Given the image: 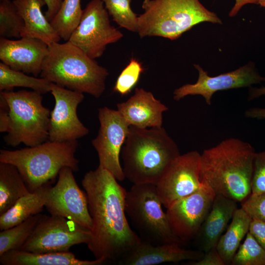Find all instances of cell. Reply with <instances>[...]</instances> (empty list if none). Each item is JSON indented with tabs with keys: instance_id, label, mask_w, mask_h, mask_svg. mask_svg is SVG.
Masks as SVG:
<instances>
[{
	"instance_id": "obj_12",
	"label": "cell",
	"mask_w": 265,
	"mask_h": 265,
	"mask_svg": "<svg viewBox=\"0 0 265 265\" xmlns=\"http://www.w3.org/2000/svg\"><path fill=\"white\" fill-rule=\"evenodd\" d=\"M201 154L192 151L176 158L157 184L158 193L166 208L202 187L200 179Z\"/></svg>"
},
{
	"instance_id": "obj_27",
	"label": "cell",
	"mask_w": 265,
	"mask_h": 265,
	"mask_svg": "<svg viewBox=\"0 0 265 265\" xmlns=\"http://www.w3.org/2000/svg\"><path fill=\"white\" fill-rule=\"evenodd\" d=\"M82 13L80 0H63L50 23L60 38L67 41L79 25Z\"/></svg>"
},
{
	"instance_id": "obj_18",
	"label": "cell",
	"mask_w": 265,
	"mask_h": 265,
	"mask_svg": "<svg viewBox=\"0 0 265 265\" xmlns=\"http://www.w3.org/2000/svg\"><path fill=\"white\" fill-rule=\"evenodd\" d=\"M117 110L130 126L139 128L162 127V113L168 107L142 88H136L126 101L118 103Z\"/></svg>"
},
{
	"instance_id": "obj_10",
	"label": "cell",
	"mask_w": 265,
	"mask_h": 265,
	"mask_svg": "<svg viewBox=\"0 0 265 265\" xmlns=\"http://www.w3.org/2000/svg\"><path fill=\"white\" fill-rule=\"evenodd\" d=\"M123 37L122 32L111 25L103 0H91L68 41L95 59L102 56L108 45Z\"/></svg>"
},
{
	"instance_id": "obj_21",
	"label": "cell",
	"mask_w": 265,
	"mask_h": 265,
	"mask_svg": "<svg viewBox=\"0 0 265 265\" xmlns=\"http://www.w3.org/2000/svg\"><path fill=\"white\" fill-rule=\"evenodd\" d=\"M13 2L25 24L21 37L35 38L48 46L59 42L60 37L42 12V7L46 5L44 0H13Z\"/></svg>"
},
{
	"instance_id": "obj_20",
	"label": "cell",
	"mask_w": 265,
	"mask_h": 265,
	"mask_svg": "<svg viewBox=\"0 0 265 265\" xmlns=\"http://www.w3.org/2000/svg\"><path fill=\"white\" fill-rule=\"evenodd\" d=\"M237 202L216 195L211 210L194 238L199 250L206 252L216 247L238 208Z\"/></svg>"
},
{
	"instance_id": "obj_9",
	"label": "cell",
	"mask_w": 265,
	"mask_h": 265,
	"mask_svg": "<svg viewBox=\"0 0 265 265\" xmlns=\"http://www.w3.org/2000/svg\"><path fill=\"white\" fill-rule=\"evenodd\" d=\"M91 231L72 220L41 214L32 234L21 250L33 253L70 251L74 245L87 244Z\"/></svg>"
},
{
	"instance_id": "obj_1",
	"label": "cell",
	"mask_w": 265,
	"mask_h": 265,
	"mask_svg": "<svg viewBox=\"0 0 265 265\" xmlns=\"http://www.w3.org/2000/svg\"><path fill=\"white\" fill-rule=\"evenodd\" d=\"M117 181L99 166L81 181L92 223L88 248L95 259L117 263L141 241L126 213L127 191Z\"/></svg>"
},
{
	"instance_id": "obj_14",
	"label": "cell",
	"mask_w": 265,
	"mask_h": 265,
	"mask_svg": "<svg viewBox=\"0 0 265 265\" xmlns=\"http://www.w3.org/2000/svg\"><path fill=\"white\" fill-rule=\"evenodd\" d=\"M215 196L212 189L203 185L166 208L172 232L184 244L195 238L211 209Z\"/></svg>"
},
{
	"instance_id": "obj_22",
	"label": "cell",
	"mask_w": 265,
	"mask_h": 265,
	"mask_svg": "<svg viewBox=\"0 0 265 265\" xmlns=\"http://www.w3.org/2000/svg\"><path fill=\"white\" fill-rule=\"evenodd\" d=\"M106 262L103 259L80 260L70 251L37 253L12 250L0 256L2 265H101Z\"/></svg>"
},
{
	"instance_id": "obj_16",
	"label": "cell",
	"mask_w": 265,
	"mask_h": 265,
	"mask_svg": "<svg viewBox=\"0 0 265 265\" xmlns=\"http://www.w3.org/2000/svg\"><path fill=\"white\" fill-rule=\"evenodd\" d=\"M198 72V78L194 84H186L176 89L173 98L179 101L188 95L202 96L207 104L210 106L213 94L218 91L245 87L265 81L255 69L254 64L250 62L240 68L216 76L211 77L199 65L194 64Z\"/></svg>"
},
{
	"instance_id": "obj_17",
	"label": "cell",
	"mask_w": 265,
	"mask_h": 265,
	"mask_svg": "<svg viewBox=\"0 0 265 265\" xmlns=\"http://www.w3.org/2000/svg\"><path fill=\"white\" fill-rule=\"evenodd\" d=\"M48 53V45L35 38L23 37L18 40L0 38L1 62L26 74L40 75Z\"/></svg>"
},
{
	"instance_id": "obj_15",
	"label": "cell",
	"mask_w": 265,
	"mask_h": 265,
	"mask_svg": "<svg viewBox=\"0 0 265 265\" xmlns=\"http://www.w3.org/2000/svg\"><path fill=\"white\" fill-rule=\"evenodd\" d=\"M50 92L54 98L55 105L50 113L49 140L66 142L86 135L89 130L77 114L78 107L84 98L83 93L53 83Z\"/></svg>"
},
{
	"instance_id": "obj_6",
	"label": "cell",
	"mask_w": 265,
	"mask_h": 265,
	"mask_svg": "<svg viewBox=\"0 0 265 265\" xmlns=\"http://www.w3.org/2000/svg\"><path fill=\"white\" fill-rule=\"evenodd\" d=\"M138 16L140 38L157 36L176 40L202 22L221 24L214 12L199 0H143Z\"/></svg>"
},
{
	"instance_id": "obj_33",
	"label": "cell",
	"mask_w": 265,
	"mask_h": 265,
	"mask_svg": "<svg viewBox=\"0 0 265 265\" xmlns=\"http://www.w3.org/2000/svg\"><path fill=\"white\" fill-rule=\"evenodd\" d=\"M265 192V150L256 152L253 162L251 194Z\"/></svg>"
},
{
	"instance_id": "obj_28",
	"label": "cell",
	"mask_w": 265,
	"mask_h": 265,
	"mask_svg": "<svg viewBox=\"0 0 265 265\" xmlns=\"http://www.w3.org/2000/svg\"><path fill=\"white\" fill-rule=\"evenodd\" d=\"M41 214L33 215L11 228L0 231V256L12 250H21L34 229Z\"/></svg>"
},
{
	"instance_id": "obj_40",
	"label": "cell",
	"mask_w": 265,
	"mask_h": 265,
	"mask_svg": "<svg viewBox=\"0 0 265 265\" xmlns=\"http://www.w3.org/2000/svg\"><path fill=\"white\" fill-rule=\"evenodd\" d=\"M262 96H265V86L260 88H251L249 91L248 100L252 101Z\"/></svg>"
},
{
	"instance_id": "obj_35",
	"label": "cell",
	"mask_w": 265,
	"mask_h": 265,
	"mask_svg": "<svg viewBox=\"0 0 265 265\" xmlns=\"http://www.w3.org/2000/svg\"><path fill=\"white\" fill-rule=\"evenodd\" d=\"M189 265H225L216 247L204 252L203 257L197 261H189Z\"/></svg>"
},
{
	"instance_id": "obj_37",
	"label": "cell",
	"mask_w": 265,
	"mask_h": 265,
	"mask_svg": "<svg viewBox=\"0 0 265 265\" xmlns=\"http://www.w3.org/2000/svg\"><path fill=\"white\" fill-rule=\"evenodd\" d=\"M47 6L45 16L47 19L51 22L58 11L63 0H44Z\"/></svg>"
},
{
	"instance_id": "obj_39",
	"label": "cell",
	"mask_w": 265,
	"mask_h": 265,
	"mask_svg": "<svg viewBox=\"0 0 265 265\" xmlns=\"http://www.w3.org/2000/svg\"><path fill=\"white\" fill-rule=\"evenodd\" d=\"M259 0H235L234 6L229 12L230 17H234L237 14L241 8L246 4H258Z\"/></svg>"
},
{
	"instance_id": "obj_5",
	"label": "cell",
	"mask_w": 265,
	"mask_h": 265,
	"mask_svg": "<svg viewBox=\"0 0 265 265\" xmlns=\"http://www.w3.org/2000/svg\"><path fill=\"white\" fill-rule=\"evenodd\" d=\"M77 140L56 142L47 140L39 145L16 150L1 149L0 162L14 165L30 192L49 185L61 169L69 167L79 170V160L75 157Z\"/></svg>"
},
{
	"instance_id": "obj_11",
	"label": "cell",
	"mask_w": 265,
	"mask_h": 265,
	"mask_svg": "<svg viewBox=\"0 0 265 265\" xmlns=\"http://www.w3.org/2000/svg\"><path fill=\"white\" fill-rule=\"evenodd\" d=\"M98 118V133L92 140L98 156V166L108 171L118 181H123L125 177L120 157L130 125L117 110L106 106L99 109Z\"/></svg>"
},
{
	"instance_id": "obj_24",
	"label": "cell",
	"mask_w": 265,
	"mask_h": 265,
	"mask_svg": "<svg viewBox=\"0 0 265 265\" xmlns=\"http://www.w3.org/2000/svg\"><path fill=\"white\" fill-rule=\"evenodd\" d=\"M252 220L241 207L235 212L230 224L216 246L225 265H231L241 240L249 232Z\"/></svg>"
},
{
	"instance_id": "obj_31",
	"label": "cell",
	"mask_w": 265,
	"mask_h": 265,
	"mask_svg": "<svg viewBox=\"0 0 265 265\" xmlns=\"http://www.w3.org/2000/svg\"><path fill=\"white\" fill-rule=\"evenodd\" d=\"M231 265H265V250L248 232L235 253Z\"/></svg>"
},
{
	"instance_id": "obj_13",
	"label": "cell",
	"mask_w": 265,
	"mask_h": 265,
	"mask_svg": "<svg viewBox=\"0 0 265 265\" xmlns=\"http://www.w3.org/2000/svg\"><path fill=\"white\" fill-rule=\"evenodd\" d=\"M73 171L69 167L61 169L56 184L49 188L45 207L51 215L67 218L91 230L87 195L77 184Z\"/></svg>"
},
{
	"instance_id": "obj_26",
	"label": "cell",
	"mask_w": 265,
	"mask_h": 265,
	"mask_svg": "<svg viewBox=\"0 0 265 265\" xmlns=\"http://www.w3.org/2000/svg\"><path fill=\"white\" fill-rule=\"evenodd\" d=\"M52 82L43 78L31 77L0 62V90L10 91L15 87L30 88L42 94L51 92Z\"/></svg>"
},
{
	"instance_id": "obj_38",
	"label": "cell",
	"mask_w": 265,
	"mask_h": 265,
	"mask_svg": "<svg viewBox=\"0 0 265 265\" xmlns=\"http://www.w3.org/2000/svg\"><path fill=\"white\" fill-rule=\"evenodd\" d=\"M244 116L248 118L265 119V108L257 107L250 108L246 110Z\"/></svg>"
},
{
	"instance_id": "obj_41",
	"label": "cell",
	"mask_w": 265,
	"mask_h": 265,
	"mask_svg": "<svg viewBox=\"0 0 265 265\" xmlns=\"http://www.w3.org/2000/svg\"><path fill=\"white\" fill-rule=\"evenodd\" d=\"M258 4L261 7H265V0H259Z\"/></svg>"
},
{
	"instance_id": "obj_19",
	"label": "cell",
	"mask_w": 265,
	"mask_h": 265,
	"mask_svg": "<svg viewBox=\"0 0 265 265\" xmlns=\"http://www.w3.org/2000/svg\"><path fill=\"white\" fill-rule=\"evenodd\" d=\"M204 252L186 249L177 243L154 245L141 241L118 264L124 265H154L165 263H178L185 260L197 261Z\"/></svg>"
},
{
	"instance_id": "obj_36",
	"label": "cell",
	"mask_w": 265,
	"mask_h": 265,
	"mask_svg": "<svg viewBox=\"0 0 265 265\" xmlns=\"http://www.w3.org/2000/svg\"><path fill=\"white\" fill-rule=\"evenodd\" d=\"M249 232L265 250V222L252 219Z\"/></svg>"
},
{
	"instance_id": "obj_3",
	"label": "cell",
	"mask_w": 265,
	"mask_h": 265,
	"mask_svg": "<svg viewBox=\"0 0 265 265\" xmlns=\"http://www.w3.org/2000/svg\"><path fill=\"white\" fill-rule=\"evenodd\" d=\"M180 155L177 144L162 127L143 129L130 126L121 152L125 178L133 185H156Z\"/></svg>"
},
{
	"instance_id": "obj_32",
	"label": "cell",
	"mask_w": 265,
	"mask_h": 265,
	"mask_svg": "<svg viewBox=\"0 0 265 265\" xmlns=\"http://www.w3.org/2000/svg\"><path fill=\"white\" fill-rule=\"evenodd\" d=\"M143 71L141 63L132 58L118 77L113 87L114 91L122 96L129 94L138 82Z\"/></svg>"
},
{
	"instance_id": "obj_4",
	"label": "cell",
	"mask_w": 265,
	"mask_h": 265,
	"mask_svg": "<svg viewBox=\"0 0 265 265\" xmlns=\"http://www.w3.org/2000/svg\"><path fill=\"white\" fill-rule=\"evenodd\" d=\"M49 46L40 76L60 86L98 98L106 89L107 69L69 41Z\"/></svg>"
},
{
	"instance_id": "obj_29",
	"label": "cell",
	"mask_w": 265,
	"mask_h": 265,
	"mask_svg": "<svg viewBox=\"0 0 265 265\" xmlns=\"http://www.w3.org/2000/svg\"><path fill=\"white\" fill-rule=\"evenodd\" d=\"M25 24L17 8L11 0H0V36L21 38Z\"/></svg>"
},
{
	"instance_id": "obj_25",
	"label": "cell",
	"mask_w": 265,
	"mask_h": 265,
	"mask_svg": "<svg viewBox=\"0 0 265 265\" xmlns=\"http://www.w3.org/2000/svg\"><path fill=\"white\" fill-rule=\"evenodd\" d=\"M29 192L17 168L11 164L0 162V215Z\"/></svg>"
},
{
	"instance_id": "obj_8",
	"label": "cell",
	"mask_w": 265,
	"mask_h": 265,
	"mask_svg": "<svg viewBox=\"0 0 265 265\" xmlns=\"http://www.w3.org/2000/svg\"><path fill=\"white\" fill-rule=\"evenodd\" d=\"M162 206L154 184L133 185L127 191L126 213L141 240L154 245H184L172 232Z\"/></svg>"
},
{
	"instance_id": "obj_23",
	"label": "cell",
	"mask_w": 265,
	"mask_h": 265,
	"mask_svg": "<svg viewBox=\"0 0 265 265\" xmlns=\"http://www.w3.org/2000/svg\"><path fill=\"white\" fill-rule=\"evenodd\" d=\"M50 186L48 185L21 197L4 213L0 215V231L39 214L45 206Z\"/></svg>"
},
{
	"instance_id": "obj_2",
	"label": "cell",
	"mask_w": 265,
	"mask_h": 265,
	"mask_svg": "<svg viewBox=\"0 0 265 265\" xmlns=\"http://www.w3.org/2000/svg\"><path fill=\"white\" fill-rule=\"evenodd\" d=\"M256 153L251 144L237 138L204 150L201 154V182L216 195L241 203L251 194Z\"/></svg>"
},
{
	"instance_id": "obj_34",
	"label": "cell",
	"mask_w": 265,
	"mask_h": 265,
	"mask_svg": "<svg viewBox=\"0 0 265 265\" xmlns=\"http://www.w3.org/2000/svg\"><path fill=\"white\" fill-rule=\"evenodd\" d=\"M241 206L252 219L265 222V192L251 194Z\"/></svg>"
},
{
	"instance_id": "obj_30",
	"label": "cell",
	"mask_w": 265,
	"mask_h": 265,
	"mask_svg": "<svg viewBox=\"0 0 265 265\" xmlns=\"http://www.w3.org/2000/svg\"><path fill=\"white\" fill-rule=\"evenodd\" d=\"M109 16L120 27L131 32L137 31L138 16L131 7L132 0H103Z\"/></svg>"
},
{
	"instance_id": "obj_7",
	"label": "cell",
	"mask_w": 265,
	"mask_h": 265,
	"mask_svg": "<svg viewBox=\"0 0 265 265\" xmlns=\"http://www.w3.org/2000/svg\"><path fill=\"white\" fill-rule=\"evenodd\" d=\"M9 108V128L5 144L32 147L49 140L51 111L44 106L42 94L35 91H2Z\"/></svg>"
}]
</instances>
